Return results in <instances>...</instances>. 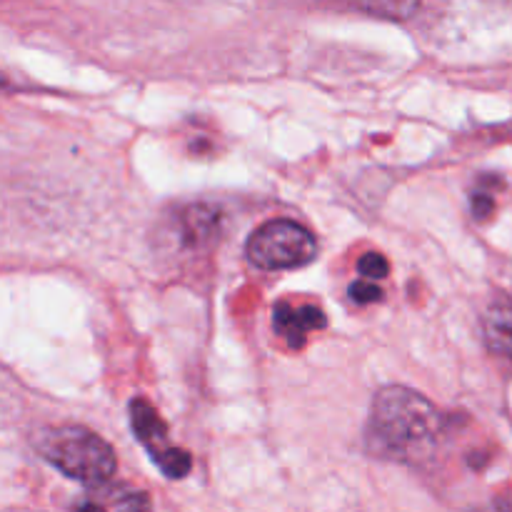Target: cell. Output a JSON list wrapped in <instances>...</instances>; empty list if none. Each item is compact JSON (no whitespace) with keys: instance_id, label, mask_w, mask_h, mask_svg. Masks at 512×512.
<instances>
[{"instance_id":"1","label":"cell","mask_w":512,"mask_h":512,"mask_svg":"<svg viewBox=\"0 0 512 512\" xmlns=\"http://www.w3.org/2000/svg\"><path fill=\"white\" fill-rule=\"evenodd\" d=\"M443 420L428 398L403 385H388L373 400L368 423L370 450L385 458H418L438 440Z\"/></svg>"},{"instance_id":"2","label":"cell","mask_w":512,"mask_h":512,"mask_svg":"<svg viewBox=\"0 0 512 512\" xmlns=\"http://www.w3.org/2000/svg\"><path fill=\"white\" fill-rule=\"evenodd\" d=\"M35 450L60 473L85 485L108 483L118 470L113 448L100 435L80 425L45 428L35 438Z\"/></svg>"},{"instance_id":"3","label":"cell","mask_w":512,"mask_h":512,"mask_svg":"<svg viewBox=\"0 0 512 512\" xmlns=\"http://www.w3.org/2000/svg\"><path fill=\"white\" fill-rule=\"evenodd\" d=\"M248 260L260 270H290L308 265L318 255V243L308 228L293 220H268L245 245Z\"/></svg>"},{"instance_id":"4","label":"cell","mask_w":512,"mask_h":512,"mask_svg":"<svg viewBox=\"0 0 512 512\" xmlns=\"http://www.w3.org/2000/svg\"><path fill=\"white\" fill-rule=\"evenodd\" d=\"M273 328L290 348H303L308 333L325 328V313L318 305H293L280 300L273 310Z\"/></svg>"},{"instance_id":"5","label":"cell","mask_w":512,"mask_h":512,"mask_svg":"<svg viewBox=\"0 0 512 512\" xmlns=\"http://www.w3.org/2000/svg\"><path fill=\"white\" fill-rule=\"evenodd\" d=\"M130 425H133L135 438L143 443V448L153 455V460H158L165 450H170L168 445V428L160 420L158 410L148 403L145 398H135L130 403Z\"/></svg>"},{"instance_id":"6","label":"cell","mask_w":512,"mask_h":512,"mask_svg":"<svg viewBox=\"0 0 512 512\" xmlns=\"http://www.w3.org/2000/svg\"><path fill=\"white\" fill-rule=\"evenodd\" d=\"M180 235H183V243L190 248H200V245L210 243L218 235L220 225V210L213 205H188V208L180 213L178 218Z\"/></svg>"},{"instance_id":"7","label":"cell","mask_w":512,"mask_h":512,"mask_svg":"<svg viewBox=\"0 0 512 512\" xmlns=\"http://www.w3.org/2000/svg\"><path fill=\"white\" fill-rule=\"evenodd\" d=\"M485 343L500 358L512 363V305H498L483 320Z\"/></svg>"},{"instance_id":"8","label":"cell","mask_w":512,"mask_h":512,"mask_svg":"<svg viewBox=\"0 0 512 512\" xmlns=\"http://www.w3.org/2000/svg\"><path fill=\"white\" fill-rule=\"evenodd\" d=\"M155 465L163 470L165 478L180 480L190 473V468H193V460H190V455L185 453V450L170 448V450H165L158 460H155Z\"/></svg>"},{"instance_id":"9","label":"cell","mask_w":512,"mask_h":512,"mask_svg":"<svg viewBox=\"0 0 512 512\" xmlns=\"http://www.w3.org/2000/svg\"><path fill=\"white\" fill-rule=\"evenodd\" d=\"M358 270H360V275H365V278L383 280V278H388L390 265L380 253H365L363 258L358 260Z\"/></svg>"},{"instance_id":"10","label":"cell","mask_w":512,"mask_h":512,"mask_svg":"<svg viewBox=\"0 0 512 512\" xmlns=\"http://www.w3.org/2000/svg\"><path fill=\"white\" fill-rule=\"evenodd\" d=\"M348 295L353 303L370 305V303H378V300L383 298V290H380L375 283H370V280H355V283L348 288Z\"/></svg>"},{"instance_id":"11","label":"cell","mask_w":512,"mask_h":512,"mask_svg":"<svg viewBox=\"0 0 512 512\" xmlns=\"http://www.w3.org/2000/svg\"><path fill=\"white\" fill-rule=\"evenodd\" d=\"M360 10L365 13H375V15H393V18H403V15H410L418 10V5L413 3H375V5H360Z\"/></svg>"},{"instance_id":"12","label":"cell","mask_w":512,"mask_h":512,"mask_svg":"<svg viewBox=\"0 0 512 512\" xmlns=\"http://www.w3.org/2000/svg\"><path fill=\"white\" fill-rule=\"evenodd\" d=\"M118 512H153L150 510V500L145 493H130L118 500Z\"/></svg>"},{"instance_id":"13","label":"cell","mask_w":512,"mask_h":512,"mask_svg":"<svg viewBox=\"0 0 512 512\" xmlns=\"http://www.w3.org/2000/svg\"><path fill=\"white\" fill-rule=\"evenodd\" d=\"M495 213V200L488 193H475L473 195V215L475 220H488Z\"/></svg>"},{"instance_id":"14","label":"cell","mask_w":512,"mask_h":512,"mask_svg":"<svg viewBox=\"0 0 512 512\" xmlns=\"http://www.w3.org/2000/svg\"><path fill=\"white\" fill-rule=\"evenodd\" d=\"M75 512H105V510L100 508V505H95V503H83Z\"/></svg>"}]
</instances>
